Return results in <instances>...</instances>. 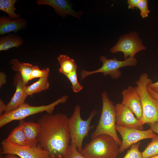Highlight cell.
I'll return each instance as SVG.
<instances>
[{"instance_id":"6da1fadb","label":"cell","mask_w":158,"mask_h":158,"mask_svg":"<svg viewBox=\"0 0 158 158\" xmlns=\"http://www.w3.org/2000/svg\"><path fill=\"white\" fill-rule=\"evenodd\" d=\"M68 117L61 113L47 114L38 120L40 126L38 145L50 157L63 158L70 140Z\"/></svg>"},{"instance_id":"7a4b0ae2","label":"cell","mask_w":158,"mask_h":158,"mask_svg":"<svg viewBox=\"0 0 158 158\" xmlns=\"http://www.w3.org/2000/svg\"><path fill=\"white\" fill-rule=\"evenodd\" d=\"M135 83L136 86L135 88L140 97L142 107L141 123L143 125L158 122V100L152 97L147 90L148 84L152 83V80L145 73L141 74Z\"/></svg>"},{"instance_id":"3957f363","label":"cell","mask_w":158,"mask_h":158,"mask_svg":"<svg viewBox=\"0 0 158 158\" xmlns=\"http://www.w3.org/2000/svg\"><path fill=\"white\" fill-rule=\"evenodd\" d=\"M102 109L98 124L91 136L92 138L102 134H106L113 137L119 146L122 141L117 134L116 126V110L115 106L109 99L107 93L104 91L101 95Z\"/></svg>"},{"instance_id":"277c9868","label":"cell","mask_w":158,"mask_h":158,"mask_svg":"<svg viewBox=\"0 0 158 158\" xmlns=\"http://www.w3.org/2000/svg\"><path fill=\"white\" fill-rule=\"evenodd\" d=\"M118 146L111 136L102 134L92 138L79 152L86 158H116Z\"/></svg>"},{"instance_id":"5b68a950","label":"cell","mask_w":158,"mask_h":158,"mask_svg":"<svg viewBox=\"0 0 158 158\" xmlns=\"http://www.w3.org/2000/svg\"><path fill=\"white\" fill-rule=\"evenodd\" d=\"M68 98V96L64 95L51 104L39 106H31L25 103L16 109L0 115V127L13 121L23 120L29 116L38 113L46 112L48 114H52L56 107L66 102Z\"/></svg>"},{"instance_id":"8992f818","label":"cell","mask_w":158,"mask_h":158,"mask_svg":"<svg viewBox=\"0 0 158 158\" xmlns=\"http://www.w3.org/2000/svg\"><path fill=\"white\" fill-rule=\"evenodd\" d=\"M81 107L76 105L71 116L68 119V127L71 144L75 145L79 152L82 149V143L85 138L93 127L91 123L97 111L94 109L88 118L84 120L80 116Z\"/></svg>"},{"instance_id":"52a82bcc","label":"cell","mask_w":158,"mask_h":158,"mask_svg":"<svg viewBox=\"0 0 158 158\" xmlns=\"http://www.w3.org/2000/svg\"><path fill=\"white\" fill-rule=\"evenodd\" d=\"M100 61L102 63L99 68L92 71L84 69L80 72L81 80L94 74L101 73L104 76L109 75L114 79L120 78L121 75V72L120 68L126 66H134L136 65L137 60L134 57H129L123 61H119L116 58L107 59L104 56L102 55L99 57Z\"/></svg>"},{"instance_id":"ba28073f","label":"cell","mask_w":158,"mask_h":158,"mask_svg":"<svg viewBox=\"0 0 158 158\" xmlns=\"http://www.w3.org/2000/svg\"><path fill=\"white\" fill-rule=\"evenodd\" d=\"M146 49L139 37L138 33L132 31L121 36L115 46L110 49V51L112 53L122 52L124 59L126 60L129 57H134L138 52Z\"/></svg>"},{"instance_id":"9c48e42d","label":"cell","mask_w":158,"mask_h":158,"mask_svg":"<svg viewBox=\"0 0 158 158\" xmlns=\"http://www.w3.org/2000/svg\"><path fill=\"white\" fill-rule=\"evenodd\" d=\"M3 154H12L20 158H49L47 151L39 145L36 147L19 145L4 140L1 143Z\"/></svg>"},{"instance_id":"30bf717a","label":"cell","mask_w":158,"mask_h":158,"mask_svg":"<svg viewBox=\"0 0 158 158\" xmlns=\"http://www.w3.org/2000/svg\"><path fill=\"white\" fill-rule=\"evenodd\" d=\"M116 129L122 138L121 144L118 150L119 153H120L141 140L152 138L157 135L150 128L143 130L116 125Z\"/></svg>"},{"instance_id":"8fae6325","label":"cell","mask_w":158,"mask_h":158,"mask_svg":"<svg viewBox=\"0 0 158 158\" xmlns=\"http://www.w3.org/2000/svg\"><path fill=\"white\" fill-rule=\"evenodd\" d=\"M116 110V125L127 128L142 130L143 125L140 120L135 117L128 108L121 103L115 105Z\"/></svg>"},{"instance_id":"7c38bea8","label":"cell","mask_w":158,"mask_h":158,"mask_svg":"<svg viewBox=\"0 0 158 158\" xmlns=\"http://www.w3.org/2000/svg\"><path fill=\"white\" fill-rule=\"evenodd\" d=\"M121 94L123 98L121 103L131 110L140 120L143 114L142 107L140 97L135 87L129 86L122 90Z\"/></svg>"},{"instance_id":"4fadbf2b","label":"cell","mask_w":158,"mask_h":158,"mask_svg":"<svg viewBox=\"0 0 158 158\" xmlns=\"http://www.w3.org/2000/svg\"><path fill=\"white\" fill-rule=\"evenodd\" d=\"M16 87L15 93L10 102L6 104L4 113L11 111L25 103L28 96L26 91V85L24 83L20 74L18 73L14 78Z\"/></svg>"},{"instance_id":"5bb4252c","label":"cell","mask_w":158,"mask_h":158,"mask_svg":"<svg viewBox=\"0 0 158 158\" xmlns=\"http://www.w3.org/2000/svg\"><path fill=\"white\" fill-rule=\"evenodd\" d=\"M36 3L39 5L51 6L58 14L63 17L71 15L80 19L83 13V12L74 11L71 4L66 0H37Z\"/></svg>"},{"instance_id":"9a60e30c","label":"cell","mask_w":158,"mask_h":158,"mask_svg":"<svg viewBox=\"0 0 158 158\" xmlns=\"http://www.w3.org/2000/svg\"><path fill=\"white\" fill-rule=\"evenodd\" d=\"M18 126L24 132L26 137L28 145L30 147H36L38 145L37 138L40 126L37 123L32 121H27L20 120Z\"/></svg>"},{"instance_id":"2e32d148","label":"cell","mask_w":158,"mask_h":158,"mask_svg":"<svg viewBox=\"0 0 158 158\" xmlns=\"http://www.w3.org/2000/svg\"><path fill=\"white\" fill-rule=\"evenodd\" d=\"M26 25V22L24 19L19 18L12 20L7 17L1 16L0 18V35L12 32H16Z\"/></svg>"},{"instance_id":"e0dca14e","label":"cell","mask_w":158,"mask_h":158,"mask_svg":"<svg viewBox=\"0 0 158 158\" xmlns=\"http://www.w3.org/2000/svg\"><path fill=\"white\" fill-rule=\"evenodd\" d=\"M10 63L12 65L13 69L20 74L24 83L26 85L30 80V75L33 66L28 63L20 62L17 59H12Z\"/></svg>"},{"instance_id":"ac0fdd59","label":"cell","mask_w":158,"mask_h":158,"mask_svg":"<svg viewBox=\"0 0 158 158\" xmlns=\"http://www.w3.org/2000/svg\"><path fill=\"white\" fill-rule=\"evenodd\" d=\"M57 58L60 66L59 71L65 75L77 70L78 67L75 60L68 56L61 54Z\"/></svg>"},{"instance_id":"d6986e66","label":"cell","mask_w":158,"mask_h":158,"mask_svg":"<svg viewBox=\"0 0 158 158\" xmlns=\"http://www.w3.org/2000/svg\"><path fill=\"white\" fill-rule=\"evenodd\" d=\"M48 77L40 78L35 82L29 86H26L25 90L27 95H31L48 89L49 87Z\"/></svg>"},{"instance_id":"ffe728a7","label":"cell","mask_w":158,"mask_h":158,"mask_svg":"<svg viewBox=\"0 0 158 158\" xmlns=\"http://www.w3.org/2000/svg\"><path fill=\"white\" fill-rule=\"evenodd\" d=\"M23 43V39L15 36H7L0 39V51H7L10 48L18 47Z\"/></svg>"},{"instance_id":"44dd1931","label":"cell","mask_w":158,"mask_h":158,"mask_svg":"<svg viewBox=\"0 0 158 158\" xmlns=\"http://www.w3.org/2000/svg\"><path fill=\"white\" fill-rule=\"evenodd\" d=\"M5 140L19 145H28L25 133L22 129L19 126L14 128L7 138Z\"/></svg>"},{"instance_id":"7402d4cb","label":"cell","mask_w":158,"mask_h":158,"mask_svg":"<svg viewBox=\"0 0 158 158\" xmlns=\"http://www.w3.org/2000/svg\"><path fill=\"white\" fill-rule=\"evenodd\" d=\"M16 0H0V10L7 13L12 19H18L19 14L15 12L14 6Z\"/></svg>"},{"instance_id":"603a6c76","label":"cell","mask_w":158,"mask_h":158,"mask_svg":"<svg viewBox=\"0 0 158 158\" xmlns=\"http://www.w3.org/2000/svg\"><path fill=\"white\" fill-rule=\"evenodd\" d=\"M143 158H148L158 155V134L152 138L145 150L142 152Z\"/></svg>"},{"instance_id":"cb8c5ba5","label":"cell","mask_w":158,"mask_h":158,"mask_svg":"<svg viewBox=\"0 0 158 158\" xmlns=\"http://www.w3.org/2000/svg\"><path fill=\"white\" fill-rule=\"evenodd\" d=\"M66 76L70 81L71 88L74 92L77 93L83 89V86L79 83L78 80L77 70L73 71Z\"/></svg>"},{"instance_id":"d4e9b609","label":"cell","mask_w":158,"mask_h":158,"mask_svg":"<svg viewBox=\"0 0 158 158\" xmlns=\"http://www.w3.org/2000/svg\"><path fill=\"white\" fill-rule=\"evenodd\" d=\"M50 70L48 67L40 69L37 66H33L30 75V80L36 78L49 76Z\"/></svg>"},{"instance_id":"484cf974","label":"cell","mask_w":158,"mask_h":158,"mask_svg":"<svg viewBox=\"0 0 158 158\" xmlns=\"http://www.w3.org/2000/svg\"><path fill=\"white\" fill-rule=\"evenodd\" d=\"M140 144L139 142L132 145L123 158H143L142 152L139 149Z\"/></svg>"},{"instance_id":"4316f807","label":"cell","mask_w":158,"mask_h":158,"mask_svg":"<svg viewBox=\"0 0 158 158\" xmlns=\"http://www.w3.org/2000/svg\"><path fill=\"white\" fill-rule=\"evenodd\" d=\"M63 158H86L83 156L74 145H69Z\"/></svg>"},{"instance_id":"83f0119b","label":"cell","mask_w":158,"mask_h":158,"mask_svg":"<svg viewBox=\"0 0 158 158\" xmlns=\"http://www.w3.org/2000/svg\"><path fill=\"white\" fill-rule=\"evenodd\" d=\"M148 2L147 0H140L138 3L137 8L140 10V15L142 18L147 17L150 12L148 9Z\"/></svg>"},{"instance_id":"f1b7e54d","label":"cell","mask_w":158,"mask_h":158,"mask_svg":"<svg viewBox=\"0 0 158 158\" xmlns=\"http://www.w3.org/2000/svg\"><path fill=\"white\" fill-rule=\"evenodd\" d=\"M140 0H128L127 3L128 4V8L129 9H134L137 7L138 3Z\"/></svg>"},{"instance_id":"f546056e","label":"cell","mask_w":158,"mask_h":158,"mask_svg":"<svg viewBox=\"0 0 158 158\" xmlns=\"http://www.w3.org/2000/svg\"><path fill=\"white\" fill-rule=\"evenodd\" d=\"M148 86L154 92L158 93V81L154 83H150L148 84Z\"/></svg>"},{"instance_id":"4dcf8cb0","label":"cell","mask_w":158,"mask_h":158,"mask_svg":"<svg viewBox=\"0 0 158 158\" xmlns=\"http://www.w3.org/2000/svg\"><path fill=\"white\" fill-rule=\"evenodd\" d=\"M0 86L1 87L6 82V75L3 72H0Z\"/></svg>"},{"instance_id":"1f68e13d","label":"cell","mask_w":158,"mask_h":158,"mask_svg":"<svg viewBox=\"0 0 158 158\" xmlns=\"http://www.w3.org/2000/svg\"><path fill=\"white\" fill-rule=\"evenodd\" d=\"M147 124L150 126V128L154 132L158 134V122Z\"/></svg>"},{"instance_id":"d6a6232c","label":"cell","mask_w":158,"mask_h":158,"mask_svg":"<svg viewBox=\"0 0 158 158\" xmlns=\"http://www.w3.org/2000/svg\"><path fill=\"white\" fill-rule=\"evenodd\" d=\"M147 90L149 94L152 97L158 100V93L154 92L148 86Z\"/></svg>"},{"instance_id":"836d02e7","label":"cell","mask_w":158,"mask_h":158,"mask_svg":"<svg viewBox=\"0 0 158 158\" xmlns=\"http://www.w3.org/2000/svg\"><path fill=\"white\" fill-rule=\"evenodd\" d=\"M6 106V104H5L2 100H0V115L3 114V113L4 112Z\"/></svg>"},{"instance_id":"e575fe53","label":"cell","mask_w":158,"mask_h":158,"mask_svg":"<svg viewBox=\"0 0 158 158\" xmlns=\"http://www.w3.org/2000/svg\"><path fill=\"white\" fill-rule=\"evenodd\" d=\"M5 158H20L17 156L12 154H6Z\"/></svg>"},{"instance_id":"d590c367","label":"cell","mask_w":158,"mask_h":158,"mask_svg":"<svg viewBox=\"0 0 158 158\" xmlns=\"http://www.w3.org/2000/svg\"><path fill=\"white\" fill-rule=\"evenodd\" d=\"M148 158H158V155H157L153 157H150Z\"/></svg>"},{"instance_id":"8d00e7d4","label":"cell","mask_w":158,"mask_h":158,"mask_svg":"<svg viewBox=\"0 0 158 158\" xmlns=\"http://www.w3.org/2000/svg\"><path fill=\"white\" fill-rule=\"evenodd\" d=\"M49 158H56L53 157H49Z\"/></svg>"}]
</instances>
